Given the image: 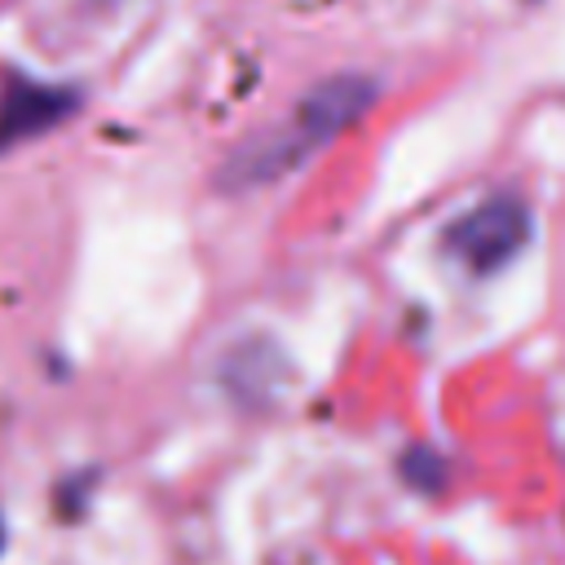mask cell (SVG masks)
I'll return each mask as SVG.
<instances>
[{
  "label": "cell",
  "instance_id": "4",
  "mask_svg": "<svg viewBox=\"0 0 565 565\" xmlns=\"http://www.w3.org/2000/svg\"><path fill=\"white\" fill-rule=\"evenodd\" d=\"M556 441L565 450V371H561V384H556Z\"/></svg>",
  "mask_w": 565,
  "mask_h": 565
},
{
  "label": "cell",
  "instance_id": "1",
  "mask_svg": "<svg viewBox=\"0 0 565 565\" xmlns=\"http://www.w3.org/2000/svg\"><path fill=\"white\" fill-rule=\"evenodd\" d=\"M371 102H375V79H366V75H335V79H322L318 88H309V93L300 97L287 137L278 132L274 141L243 150V154L225 168V181H230V185L274 181L278 172L296 168L309 150L327 146L335 132H344L353 119H362Z\"/></svg>",
  "mask_w": 565,
  "mask_h": 565
},
{
  "label": "cell",
  "instance_id": "5",
  "mask_svg": "<svg viewBox=\"0 0 565 565\" xmlns=\"http://www.w3.org/2000/svg\"><path fill=\"white\" fill-rule=\"evenodd\" d=\"M0 543H4V525H0Z\"/></svg>",
  "mask_w": 565,
  "mask_h": 565
},
{
  "label": "cell",
  "instance_id": "3",
  "mask_svg": "<svg viewBox=\"0 0 565 565\" xmlns=\"http://www.w3.org/2000/svg\"><path fill=\"white\" fill-rule=\"evenodd\" d=\"M71 110H75V93L71 88L9 75L4 79V93H0V150L4 146H18L22 137H35V132L53 128Z\"/></svg>",
  "mask_w": 565,
  "mask_h": 565
},
{
  "label": "cell",
  "instance_id": "2",
  "mask_svg": "<svg viewBox=\"0 0 565 565\" xmlns=\"http://www.w3.org/2000/svg\"><path fill=\"white\" fill-rule=\"evenodd\" d=\"M530 230H534L530 207L512 194H494L472 212H463L459 221H450L441 243L468 274H494L530 243Z\"/></svg>",
  "mask_w": 565,
  "mask_h": 565
}]
</instances>
